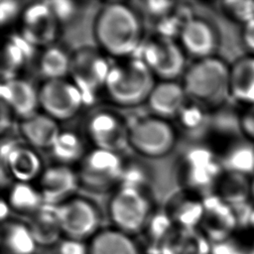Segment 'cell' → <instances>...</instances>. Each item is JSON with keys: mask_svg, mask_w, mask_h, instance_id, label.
Wrapping results in <instances>:
<instances>
[{"mask_svg": "<svg viewBox=\"0 0 254 254\" xmlns=\"http://www.w3.org/2000/svg\"><path fill=\"white\" fill-rule=\"evenodd\" d=\"M99 47L112 57H126L139 49L143 28L140 18L129 6L111 3L100 9L93 24Z\"/></svg>", "mask_w": 254, "mask_h": 254, "instance_id": "1", "label": "cell"}, {"mask_svg": "<svg viewBox=\"0 0 254 254\" xmlns=\"http://www.w3.org/2000/svg\"><path fill=\"white\" fill-rule=\"evenodd\" d=\"M229 72L230 67L215 57L197 60L184 73L183 86L198 103L215 107L230 95Z\"/></svg>", "mask_w": 254, "mask_h": 254, "instance_id": "2", "label": "cell"}, {"mask_svg": "<svg viewBox=\"0 0 254 254\" xmlns=\"http://www.w3.org/2000/svg\"><path fill=\"white\" fill-rule=\"evenodd\" d=\"M154 74L140 58L112 65L104 89L119 105L134 106L147 101L153 87Z\"/></svg>", "mask_w": 254, "mask_h": 254, "instance_id": "3", "label": "cell"}, {"mask_svg": "<svg viewBox=\"0 0 254 254\" xmlns=\"http://www.w3.org/2000/svg\"><path fill=\"white\" fill-rule=\"evenodd\" d=\"M114 228L133 235L142 231L151 218V202L141 189L120 187L109 202Z\"/></svg>", "mask_w": 254, "mask_h": 254, "instance_id": "4", "label": "cell"}, {"mask_svg": "<svg viewBox=\"0 0 254 254\" xmlns=\"http://www.w3.org/2000/svg\"><path fill=\"white\" fill-rule=\"evenodd\" d=\"M129 145L138 153L152 158L168 154L176 143L171 124L158 116L143 117L128 127Z\"/></svg>", "mask_w": 254, "mask_h": 254, "instance_id": "5", "label": "cell"}, {"mask_svg": "<svg viewBox=\"0 0 254 254\" xmlns=\"http://www.w3.org/2000/svg\"><path fill=\"white\" fill-rule=\"evenodd\" d=\"M112 65L100 53L83 48L71 56L70 72L72 82L80 90L84 104L91 103L105 82Z\"/></svg>", "mask_w": 254, "mask_h": 254, "instance_id": "6", "label": "cell"}, {"mask_svg": "<svg viewBox=\"0 0 254 254\" xmlns=\"http://www.w3.org/2000/svg\"><path fill=\"white\" fill-rule=\"evenodd\" d=\"M124 171L119 153L95 148L81 159L79 182L93 191H104L120 183Z\"/></svg>", "mask_w": 254, "mask_h": 254, "instance_id": "7", "label": "cell"}, {"mask_svg": "<svg viewBox=\"0 0 254 254\" xmlns=\"http://www.w3.org/2000/svg\"><path fill=\"white\" fill-rule=\"evenodd\" d=\"M57 206L65 238L89 241L100 230V213L89 200L71 197Z\"/></svg>", "mask_w": 254, "mask_h": 254, "instance_id": "8", "label": "cell"}, {"mask_svg": "<svg viewBox=\"0 0 254 254\" xmlns=\"http://www.w3.org/2000/svg\"><path fill=\"white\" fill-rule=\"evenodd\" d=\"M38 92L44 113L57 121L73 117L84 104L80 90L65 78L46 80Z\"/></svg>", "mask_w": 254, "mask_h": 254, "instance_id": "9", "label": "cell"}, {"mask_svg": "<svg viewBox=\"0 0 254 254\" xmlns=\"http://www.w3.org/2000/svg\"><path fill=\"white\" fill-rule=\"evenodd\" d=\"M183 48L171 38L159 37L146 43L140 58L154 75L163 80H174L185 68V54Z\"/></svg>", "mask_w": 254, "mask_h": 254, "instance_id": "10", "label": "cell"}, {"mask_svg": "<svg viewBox=\"0 0 254 254\" xmlns=\"http://www.w3.org/2000/svg\"><path fill=\"white\" fill-rule=\"evenodd\" d=\"M57 20L48 2H36L22 13L21 36L34 47L49 46L57 37Z\"/></svg>", "mask_w": 254, "mask_h": 254, "instance_id": "11", "label": "cell"}, {"mask_svg": "<svg viewBox=\"0 0 254 254\" xmlns=\"http://www.w3.org/2000/svg\"><path fill=\"white\" fill-rule=\"evenodd\" d=\"M87 133L98 149L119 153L129 145L127 125L109 111L93 114L87 122Z\"/></svg>", "mask_w": 254, "mask_h": 254, "instance_id": "12", "label": "cell"}, {"mask_svg": "<svg viewBox=\"0 0 254 254\" xmlns=\"http://www.w3.org/2000/svg\"><path fill=\"white\" fill-rule=\"evenodd\" d=\"M237 224L234 208L219 196L208 197L203 201V214L199 226L200 231L211 243L231 237Z\"/></svg>", "mask_w": 254, "mask_h": 254, "instance_id": "13", "label": "cell"}, {"mask_svg": "<svg viewBox=\"0 0 254 254\" xmlns=\"http://www.w3.org/2000/svg\"><path fill=\"white\" fill-rule=\"evenodd\" d=\"M79 182L76 175L66 165L52 166L40 176V191L45 203L59 205L71 198Z\"/></svg>", "mask_w": 254, "mask_h": 254, "instance_id": "14", "label": "cell"}, {"mask_svg": "<svg viewBox=\"0 0 254 254\" xmlns=\"http://www.w3.org/2000/svg\"><path fill=\"white\" fill-rule=\"evenodd\" d=\"M220 174V165L207 149L190 150L184 162V180L190 187L202 190L213 184Z\"/></svg>", "mask_w": 254, "mask_h": 254, "instance_id": "15", "label": "cell"}, {"mask_svg": "<svg viewBox=\"0 0 254 254\" xmlns=\"http://www.w3.org/2000/svg\"><path fill=\"white\" fill-rule=\"evenodd\" d=\"M180 39L183 50L198 60L214 57L217 36L206 21L190 18L180 33Z\"/></svg>", "mask_w": 254, "mask_h": 254, "instance_id": "16", "label": "cell"}, {"mask_svg": "<svg viewBox=\"0 0 254 254\" xmlns=\"http://www.w3.org/2000/svg\"><path fill=\"white\" fill-rule=\"evenodd\" d=\"M0 97L1 102L23 119L36 114L40 106L38 90L29 81L17 77L2 80Z\"/></svg>", "mask_w": 254, "mask_h": 254, "instance_id": "17", "label": "cell"}, {"mask_svg": "<svg viewBox=\"0 0 254 254\" xmlns=\"http://www.w3.org/2000/svg\"><path fill=\"white\" fill-rule=\"evenodd\" d=\"M1 159L6 163L9 175L18 182L30 183L43 173L41 158L29 147L3 143Z\"/></svg>", "mask_w": 254, "mask_h": 254, "instance_id": "18", "label": "cell"}, {"mask_svg": "<svg viewBox=\"0 0 254 254\" xmlns=\"http://www.w3.org/2000/svg\"><path fill=\"white\" fill-rule=\"evenodd\" d=\"M186 96L183 84L174 80H162L155 84L147 102L155 116L167 119L180 114L185 107Z\"/></svg>", "mask_w": 254, "mask_h": 254, "instance_id": "19", "label": "cell"}, {"mask_svg": "<svg viewBox=\"0 0 254 254\" xmlns=\"http://www.w3.org/2000/svg\"><path fill=\"white\" fill-rule=\"evenodd\" d=\"M161 254H211V242L200 230L180 228L163 241Z\"/></svg>", "mask_w": 254, "mask_h": 254, "instance_id": "20", "label": "cell"}, {"mask_svg": "<svg viewBox=\"0 0 254 254\" xmlns=\"http://www.w3.org/2000/svg\"><path fill=\"white\" fill-rule=\"evenodd\" d=\"M88 254H141V251L132 235L113 227L100 229L88 241Z\"/></svg>", "mask_w": 254, "mask_h": 254, "instance_id": "21", "label": "cell"}, {"mask_svg": "<svg viewBox=\"0 0 254 254\" xmlns=\"http://www.w3.org/2000/svg\"><path fill=\"white\" fill-rule=\"evenodd\" d=\"M20 130L30 145L50 149L61 133L57 120L46 113H36L23 119Z\"/></svg>", "mask_w": 254, "mask_h": 254, "instance_id": "22", "label": "cell"}, {"mask_svg": "<svg viewBox=\"0 0 254 254\" xmlns=\"http://www.w3.org/2000/svg\"><path fill=\"white\" fill-rule=\"evenodd\" d=\"M29 226L38 245H53L64 235L58 206L54 204L44 203L43 206L32 215Z\"/></svg>", "mask_w": 254, "mask_h": 254, "instance_id": "23", "label": "cell"}, {"mask_svg": "<svg viewBox=\"0 0 254 254\" xmlns=\"http://www.w3.org/2000/svg\"><path fill=\"white\" fill-rule=\"evenodd\" d=\"M34 47L21 35L9 37L2 50L1 74L2 80L15 78L17 71L24 66L27 61L33 56Z\"/></svg>", "mask_w": 254, "mask_h": 254, "instance_id": "24", "label": "cell"}, {"mask_svg": "<svg viewBox=\"0 0 254 254\" xmlns=\"http://www.w3.org/2000/svg\"><path fill=\"white\" fill-rule=\"evenodd\" d=\"M1 244L6 254H34L38 243L29 226L19 221H4Z\"/></svg>", "mask_w": 254, "mask_h": 254, "instance_id": "25", "label": "cell"}, {"mask_svg": "<svg viewBox=\"0 0 254 254\" xmlns=\"http://www.w3.org/2000/svg\"><path fill=\"white\" fill-rule=\"evenodd\" d=\"M230 95L237 100L254 104V56L238 60L229 72Z\"/></svg>", "mask_w": 254, "mask_h": 254, "instance_id": "26", "label": "cell"}, {"mask_svg": "<svg viewBox=\"0 0 254 254\" xmlns=\"http://www.w3.org/2000/svg\"><path fill=\"white\" fill-rule=\"evenodd\" d=\"M7 202L16 211L33 215L43 206L45 200L40 190L30 183L17 182L9 190Z\"/></svg>", "mask_w": 254, "mask_h": 254, "instance_id": "27", "label": "cell"}, {"mask_svg": "<svg viewBox=\"0 0 254 254\" xmlns=\"http://www.w3.org/2000/svg\"><path fill=\"white\" fill-rule=\"evenodd\" d=\"M71 56L60 47H47L39 61L41 73L49 79H63L70 72Z\"/></svg>", "mask_w": 254, "mask_h": 254, "instance_id": "28", "label": "cell"}, {"mask_svg": "<svg viewBox=\"0 0 254 254\" xmlns=\"http://www.w3.org/2000/svg\"><path fill=\"white\" fill-rule=\"evenodd\" d=\"M222 165L228 173L248 176L254 172V145L248 142L233 144L225 153Z\"/></svg>", "mask_w": 254, "mask_h": 254, "instance_id": "29", "label": "cell"}, {"mask_svg": "<svg viewBox=\"0 0 254 254\" xmlns=\"http://www.w3.org/2000/svg\"><path fill=\"white\" fill-rule=\"evenodd\" d=\"M250 184L248 176L227 173L220 184L219 197L232 207L242 205L251 196Z\"/></svg>", "mask_w": 254, "mask_h": 254, "instance_id": "30", "label": "cell"}, {"mask_svg": "<svg viewBox=\"0 0 254 254\" xmlns=\"http://www.w3.org/2000/svg\"><path fill=\"white\" fill-rule=\"evenodd\" d=\"M51 151L62 165L76 162L84 157L83 143L79 136L71 131H61Z\"/></svg>", "mask_w": 254, "mask_h": 254, "instance_id": "31", "label": "cell"}, {"mask_svg": "<svg viewBox=\"0 0 254 254\" xmlns=\"http://www.w3.org/2000/svg\"><path fill=\"white\" fill-rule=\"evenodd\" d=\"M171 214L169 217L172 222L177 223L180 228H195L202 218L203 202L187 197L179 199L175 202Z\"/></svg>", "mask_w": 254, "mask_h": 254, "instance_id": "32", "label": "cell"}, {"mask_svg": "<svg viewBox=\"0 0 254 254\" xmlns=\"http://www.w3.org/2000/svg\"><path fill=\"white\" fill-rule=\"evenodd\" d=\"M223 9L231 18L244 25L254 20V1H226Z\"/></svg>", "mask_w": 254, "mask_h": 254, "instance_id": "33", "label": "cell"}, {"mask_svg": "<svg viewBox=\"0 0 254 254\" xmlns=\"http://www.w3.org/2000/svg\"><path fill=\"white\" fill-rule=\"evenodd\" d=\"M179 116L182 126L188 130H197L204 121V114L197 106L184 107Z\"/></svg>", "mask_w": 254, "mask_h": 254, "instance_id": "34", "label": "cell"}, {"mask_svg": "<svg viewBox=\"0 0 254 254\" xmlns=\"http://www.w3.org/2000/svg\"><path fill=\"white\" fill-rule=\"evenodd\" d=\"M250 247H246L233 236L214 243L212 245L211 254H249Z\"/></svg>", "mask_w": 254, "mask_h": 254, "instance_id": "35", "label": "cell"}, {"mask_svg": "<svg viewBox=\"0 0 254 254\" xmlns=\"http://www.w3.org/2000/svg\"><path fill=\"white\" fill-rule=\"evenodd\" d=\"M48 3L59 22L69 20L76 10L74 3L70 1H52Z\"/></svg>", "mask_w": 254, "mask_h": 254, "instance_id": "36", "label": "cell"}, {"mask_svg": "<svg viewBox=\"0 0 254 254\" xmlns=\"http://www.w3.org/2000/svg\"><path fill=\"white\" fill-rule=\"evenodd\" d=\"M59 254H88V243L65 238L59 245Z\"/></svg>", "mask_w": 254, "mask_h": 254, "instance_id": "37", "label": "cell"}, {"mask_svg": "<svg viewBox=\"0 0 254 254\" xmlns=\"http://www.w3.org/2000/svg\"><path fill=\"white\" fill-rule=\"evenodd\" d=\"M20 3L13 0H2L0 3V21L6 25L14 20L20 12Z\"/></svg>", "mask_w": 254, "mask_h": 254, "instance_id": "38", "label": "cell"}, {"mask_svg": "<svg viewBox=\"0 0 254 254\" xmlns=\"http://www.w3.org/2000/svg\"><path fill=\"white\" fill-rule=\"evenodd\" d=\"M241 128L246 136L254 140V104L250 105L242 115Z\"/></svg>", "mask_w": 254, "mask_h": 254, "instance_id": "39", "label": "cell"}, {"mask_svg": "<svg viewBox=\"0 0 254 254\" xmlns=\"http://www.w3.org/2000/svg\"><path fill=\"white\" fill-rule=\"evenodd\" d=\"M174 2L166 1H149L147 2V9L150 14L155 16H164L172 10Z\"/></svg>", "mask_w": 254, "mask_h": 254, "instance_id": "40", "label": "cell"}, {"mask_svg": "<svg viewBox=\"0 0 254 254\" xmlns=\"http://www.w3.org/2000/svg\"><path fill=\"white\" fill-rule=\"evenodd\" d=\"M243 41L245 46L254 54V20L244 25Z\"/></svg>", "mask_w": 254, "mask_h": 254, "instance_id": "41", "label": "cell"}, {"mask_svg": "<svg viewBox=\"0 0 254 254\" xmlns=\"http://www.w3.org/2000/svg\"><path fill=\"white\" fill-rule=\"evenodd\" d=\"M9 208H10V206H9L8 202L5 201L4 199H2V201H1V218L3 221L5 220V217L7 216Z\"/></svg>", "mask_w": 254, "mask_h": 254, "instance_id": "42", "label": "cell"}, {"mask_svg": "<svg viewBox=\"0 0 254 254\" xmlns=\"http://www.w3.org/2000/svg\"><path fill=\"white\" fill-rule=\"evenodd\" d=\"M249 224L251 225V227H252V229H253V231H254V210L252 211L251 216H250V218H249Z\"/></svg>", "mask_w": 254, "mask_h": 254, "instance_id": "43", "label": "cell"}, {"mask_svg": "<svg viewBox=\"0 0 254 254\" xmlns=\"http://www.w3.org/2000/svg\"><path fill=\"white\" fill-rule=\"evenodd\" d=\"M250 195L254 199V179L251 181V184H250Z\"/></svg>", "mask_w": 254, "mask_h": 254, "instance_id": "44", "label": "cell"}, {"mask_svg": "<svg viewBox=\"0 0 254 254\" xmlns=\"http://www.w3.org/2000/svg\"><path fill=\"white\" fill-rule=\"evenodd\" d=\"M249 254H254V245H252L249 249Z\"/></svg>", "mask_w": 254, "mask_h": 254, "instance_id": "45", "label": "cell"}]
</instances>
